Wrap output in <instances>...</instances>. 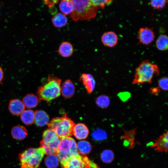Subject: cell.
Returning <instances> with one entry per match:
<instances>
[{
    "label": "cell",
    "mask_w": 168,
    "mask_h": 168,
    "mask_svg": "<svg viewBox=\"0 0 168 168\" xmlns=\"http://www.w3.org/2000/svg\"><path fill=\"white\" fill-rule=\"evenodd\" d=\"M73 10L70 14L72 20H90L95 18L97 14L98 8L93 6L90 0H72Z\"/></svg>",
    "instance_id": "6da1fadb"
},
{
    "label": "cell",
    "mask_w": 168,
    "mask_h": 168,
    "mask_svg": "<svg viewBox=\"0 0 168 168\" xmlns=\"http://www.w3.org/2000/svg\"><path fill=\"white\" fill-rule=\"evenodd\" d=\"M160 70L158 66L152 63L148 60H143L136 68L133 84L150 83L154 75H159Z\"/></svg>",
    "instance_id": "7a4b0ae2"
},
{
    "label": "cell",
    "mask_w": 168,
    "mask_h": 168,
    "mask_svg": "<svg viewBox=\"0 0 168 168\" xmlns=\"http://www.w3.org/2000/svg\"><path fill=\"white\" fill-rule=\"evenodd\" d=\"M61 80L49 75L46 83L39 87L37 94L40 99L48 102L59 97L61 94Z\"/></svg>",
    "instance_id": "3957f363"
},
{
    "label": "cell",
    "mask_w": 168,
    "mask_h": 168,
    "mask_svg": "<svg viewBox=\"0 0 168 168\" xmlns=\"http://www.w3.org/2000/svg\"><path fill=\"white\" fill-rule=\"evenodd\" d=\"M45 154L44 148H28L20 153L18 159L20 168H38Z\"/></svg>",
    "instance_id": "277c9868"
},
{
    "label": "cell",
    "mask_w": 168,
    "mask_h": 168,
    "mask_svg": "<svg viewBox=\"0 0 168 168\" xmlns=\"http://www.w3.org/2000/svg\"><path fill=\"white\" fill-rule=\"evenodd\" d=\"M48 124L49 128L53 130L60 139L73 135L75 124L66 113L61 117L53 118Z\"/></svg>",
    "instance_id": "5b68a950"
},
{
    "label": "cell",
    "mask_w": 168,
    "mask_h": 168,
    "mask_svg": "<svg viewBox=\"0 0 168 168\" xmlns=\"http://www.w3.org/2000/svg\"><path fill=\"white\" fill-rule=\"evenodd\" d=\"M79 154L77 144L73 138L67 137L61 139L56 155L61 164L69 157Z\"/></svg>",
    "instance_id": "8992f818"
},
{
    "label": "cell",
    "mask_w": 168,
    "mask_h": 168,
    "mask_svg": "<svg viewBox=\"0 0 168 168\" xmlns=\"http://www.w3.org/2000/svg\"><path fill=\"white\" fill-rule=\"evenodd\" d=\"M60 138L52 129L48 128L43 133L40 147H43L46 155H56Z\"/></svg>",
    "instance_id": "52a82bcc"
},
{
    "label": "cell",
    "mask_w": 168,
    "mask_h": 168,
    "mask_svg": "<svg viewBox=\"0 0 168 168\" xmlns=\"http://www.w3.org/2000/svg\"><path fill=\"white\" fill-rule=\"evenodd\" d=\"M61 164L62 168H99L85 155L79 154L69 157Z\"/></svg>",
    "instance_id": "ba28073f"
},
{
    "label": "cell",
    "mask_w": 168,
    "mask_h": 168,
    "mask_svg": "<svg viewBox=\"0 0 168 168\" xmlns=\"http://www.w3.org/2000/svg\"><path fill=\"white\" fill-rule=\"evenodd\" d=\"M139 42L142 44L148 45L153 42L155 35L152 29L148 27L141 28L137 37Z\"/></svg>",
    "instance_id": "9c48e42d"
},
{
    "label": "cell",
    "mask_w": 168,
    "mask_h": 168,
    "mask_svg": "<svg viewBox=\"0 0 168 168\" xmlns=\"http://www.w3.org/2000/svg\"><path fill=\"white\" fill-rule=\"evenodd\" d=\"M155 151L158 152H164L167 153L168 147V131L164 133L155 141L151 145Z\"/></svg>",
    "instance_id": "30bf717a"
},
{
    "label": "cell",
    "mask_w": 168,
    "mask_h": 168,
    "mask_svg": "<svg viewBox=\"0 0 168 168\" xmlns=\"http://www.w3.org/2000/svg\"><path fill=\"white\" fill-rule=\"evenodd\" d=\"M101 41L105 46L113 47L115 46L118 41L117 34L113 31H108L104 33L101 37Z\"/></svg>",
    "instance_id": "8fae6325"
},
{
    "label": "cell",
    "mask_w": 168,
    "mask_h": 168,
    "mask_svg": "<svg viewBox=\"0 0 168 168\" xmlns=\"http://www.w3.org/2000/svg\"><path fill=\"white\" fill-rule=\"evenodd\" d=\"M25 107L20 100L13 99L11 100L9 103L8 109L10 113L13 115H20L25 110Z\"/></svg>",
    "instance_id": "7c38bea8"
},
{
    "label": "cell",
    "mask_w": 168,
    "mask_h": 168,
    "mask_svg": "<svg viewBox=\"0 0 168 168\" xmlns=\"http://www.w3.org/2000/svg\"><path fill=\"white\" fill-rule=\"evenodd\" d=\"M75 92V87L73 82L70 80H65L61 86V93L67 99L71 98Z\"/></svg>",
    "instance_id": "4fadbf2b"
},
{
    "label": "cell",
    "mask_w": 168,
    "mask_h": 168,
    "mask_svg": "<svg viewBox=\"0 0 168 168\" xmlns=\"http://www.w3.org/2000/svg\"><path fill=\"white\" fill-rule=\"evenodd\" d=\"M89 133L88 128L84 124L79 123L75 125L73 135L77 139L82 140L86 138Z\"/></svg>",
    "instance_id": "5bb4252c"
},
{
    "label": "cell",
    "mask_w": 168,
    "mask_h": 168,
    "mask_svg": "<svg viewBox=\"0 0 168 168\" xmlns=\"http://www.w3.org/2000/svg\"><path fill=\"white\" fill-rule=\"evenodd\" d=\"M80 80L85 86L87 92L91 94L94 90L96 82L93 77L90 74L84 73L80 77Z\"/></svg>",
    "instance_id": "9a60e30c"
},
{
    "label": "cell",
    "mask_w": 168,
    "mask_h": 168,
    "mask_svg": "<svg viewBox=\"0 0 168 168\" xmlns=\"http://www.w3.org/2000/svg\"><path fill=\"white\" fill-rule=\"evenodd\" d=\"M49 117L48 114L42 110L35 112L34 122L35 125L39 127H42L48 124Z\"/></svg>",
    "instance_id": "2e32d148"
},
{
    "label": "cell",
    "mask_w": 168,
    "mask_h": 168,
    "mask_svg": "<svg viewBox=\"0 0 168 168\" xmlns=\"http://www.w3.org/2000/svg\"><path fill=\"white\" fill-rule=\"evenodd\" d=\"M11 133L14 139L21 141L25 139L26 137L28 135V132L24 127L21 125H17L12 128Z\"/></svg>",
    "instance_id": "e0dca14e"
},
{
    "label": "cell",
    "mask_w": 168,
    "mask_h": 168,
    "mask_svg": "<svg viewBox=\"0 0 168 168\" xmlns=\"http://www.w3.org/2000/svg\"><path fill=\"white\" fill-rule=\"evenodd\" d=\"M74 49L72 44L69 42L65 41L61 43L58 52L62 57L68 58L71 56L73 53Z\"/></svg>",
    "instance_id": "ac0fdd59"
},
{
    "label": "cell",
    "mask_w": 168,
    "mask_h": 168,
    "mask_svg": "<svg viewBox=\"0 0 168 168\" xmlns=\"http://www.w3.org/2000/svg\"><path fill=\"white\" fill-rule=\"evenodd\" d=\"M40 100L38 96L33 94H30L23 98L22 102L25 107L31 109L36 107L40 102Z\"/></svg>",
    "instance_id": "d6986e66"
},
{
    "label": "cell",
    "mask_w": 168,
    "mask_h": 168,
    "mask_svg": "<svg viewBox=\"0 0 168 168\" xmlns=\"http://www.w3.org/2000/svg\"><path fill=\"white\" fill-rule=\"evenodd\" d=\"M51 20L53 25L58 28L65 26L68 21L66 16L60 12L57 13L54 15L52 16Z\"/></svg>",
    "instance_id": "ffe728a7"
},
{
    "label": "cell",
    "mask_w": 168,
    "mask_h": 168,
    "mask_svg": "<svg viewBox=\"0 0 168 168\" xmlns=\"http://www.w3.org/2000/svg\"><path fill=\"white\" fill-rule=\"evenodd\" d=\"M35 116V111L28 109L25 110L20 114V118L21 121L24 124L29 125L34 123Z\"/></svg>",
    "instance_id": "44dd1931"
},
{
    "label": "cell",
    "mask_w": 168,
    "mask_h": 168,
    "mask_svg": "<svg viewBox=\"0 0 168 168\" xmlns=\"http://www.w3.org/2000/svg\"><path fill=\"white\" fill-rule=\"evenodd\" d=\"M59 9L63 14L66 16L70 15L73 11V6L71 0H63L59 4Z\"/></svg>",
    "instance_id": "7402d4cb"
},
{
    "label": "cell",
    "mask_w": 168,
    "mask_h": 168,
    "mask_svg": "<svg viewBox=\"0 0 168 168\" xmlns=\"http://www.w3.org/2000/svg\"><path fill=\"white\" fill-rule=\"evenodd\" d=\"M157 49L161 51L166 50L168 49V37L165 34L160 35L156 41Z\"/></svg>",
    "instance_id": "603a6c76"
},
{
    "label": "cell",
    "mask_w": 168,
    "mask_h": 168,
    "mask_svg": "<svg viewBox=\"0 0 168 168\" xmlns=\"http://www.w3.org/2000/svg\"><path fill=\"white\" fill-rule=\"evenodd\" d=\"M77 145L78 152L82 155H85L89 154L91 150V146L90 143L87 141H79Z\"/></svg>",
    "instance_id": "cb8c5ba5"
},
{
    "label": "cell",
    "mask_w": 168,
    "mask_h": 168,
    "mask_svg": "<svg viewBox=\"0 0 168 168\" xmlns=\"http://www.w3.org/2000/svg\"><path fill=\"white\" fill-rule=\"evenodd\" d=\"M44 162L48 168H56L58 165L59 160L56 155L49 154L45 158Z\"/></svg>",
    "instance_id": "d4e9b609"
},
{
    "label": "cell",
    "mask_w": 168,
    "mask_h": 168,
    "mask_svg": "<svg viewBox=\"0 0 168 168\" xmlns=\"http://www.w3.org/2000/svg\"><path fill=\"white\" fill-rule=\"evenodd\" d=\"M110 101V99L108 96L101 95L97 98L96 103L99 107L106 108L109 105Z\"/></svg>",
    "instance_id": "484cf974"
},
{
    "label": "cell",
    "mask_w": 168,
    "mask_h": 168,
    "mask_svg": "<svg viewBox=\"0 0 168 168\" xmlns=\"http://www.w3.org/2000/svg\"><path fill=\"white\" fill-rule=\"evenodd\" d=\"M167 2V0H151L149 2L150 5L154 8L161 9L164 8Z\"/></svg>",
    "instance_id": "4316f807"
},
{
    "label": "cell",
    "mask_w": 168,
    "mask_h": 168,
    "mask_svg": "<svg viewBox=\"0 0 168 168\" xmlns=\"http://www.w3.org/2000/svg\"><path fill=\"white\" fill-rule=\"evenodd\" d=\"M112 1V0H90L91 3L94 6L98 8H100L101 9H104L105 7L107 5L111 4Z\"/></svg>",
    "instance_id": "83f0119b"
},
{
    "label": "cell",
    "mask_w": 168,
    "mask_h": 168,
    "mask_svg": "<svg viewBox=\"0 0 168 168\" xmlns=\"http://www.w3.org/2000/svg\"><path fill=\"white\" fill-rule=\"evenodd\" d=\"M101 157L103 161L106 163H109L113 160V154L111 151L105 150L102 153Z\"/></svg>",
    "instance_id": "f1b7e54d"
},
{
    "label": "cell",
    "mask_w": 168,
    "mask_h": 168,
    "mask_svg": "<svg viewBox=\"0 0 168 168\" xmlns=\"http://www.w3.org/2000/svg\"><path fill=\"white\" fill-rule=\"evenodd\" d=\"M168 79L167 77H165L160 78L158 81L159 87L161 90L166 91L168 89Z\"/></svg>",
    "instance_id": "f546056e"
},
{
    "label": "cell",
    "mask_w": 168,
    "mask_h": 168,
    "mask_svg": "<svg viewBox=\"0 0 168 168\" xmlns=\"http://www.w3.org/2000/svg\"><path fill=\"white\" fill-rule=\"evenodd\" d=\"M103 132L99 130L94 132L92 134V137L96 140H101L104 138Z\"/></svg>",
    "instance_id": "4dcf8cb0"
},
{
    "label": "cell",
    "mask_w": 168,
    "mask_h": 168,
    "mask_svg": "<svg viewBox=\"0 0 168 168\" xmlns=\"http://www.w3.org/2000/svg\"><path fill=\"white\" fill-rule=\"evenodd\" d=\"M160 90V88L158 87H152L149 90V92L150 93L155 95H158Z\"/></svg>",
    "instance_id": "1f68e13d"
},
{
    "label": "cell",
    "mask_w": 168,
    "mask_h": 168,
    "mask_svg": "<svg viewBox=\"0 0 168 168\" xmlns=\"http://www.w3.org/2000/svg\"><path fill=\"white\" fill-rule=\"evenodd\" d=\"M45 3L48 5L49 7H50L53 6L54 5L56 4L58 1L56 0H46L44 1Z\"/></svg>",
    "instance_id": "d6a6232c"
},
{
    "label": "cell",
    "mask_w": 168,
    "mask_h": 168,
    "mask_svg": "<svg viewBox=\"0 0 168 168\" xmlns=\"http://www.w3.org/2000/svg\"><path fill=\"white\" fill-rule=\"evenodd\" d=\"M3 78V72L2 68L0 66V83L2 82Z\"/></svg>",
    "instance_id": "836d02e7"
}]
</instances>
